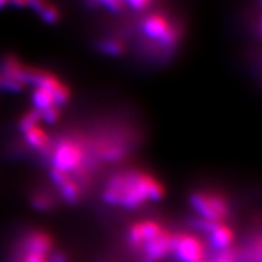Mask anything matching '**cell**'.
<instances>
[{"mask_svg":"<svg viewBox=\"0 0 262 262\" xmlns=\"http://www.w3.org/2000/svg\"><path fill=\"white\" fill-rule=\"evenodd\" d=\"M101 51L111 56H118L122 52V46L116 40H105L101 44Z\"/></svg>","mask_w":262,"mask_h":262,"instance_id":"obj_16","label":"cell"},{"mask_svg":"<svg viewBox=\"0 0 262 262\" xmlns=\"http://www.w3.org/2000/svg\"><path fill=\"white\" fill-rule=\"evenodd\" d=\"M150 2L146 0H131V2H126L125 5L133 8L135 10H143L147 6H150Z\"/></svg>","mask_w":262,"mask_h":262,"instance_id":"obj_21","label":"cell"},{"mask_svg":"<svg viewBox=\"0 0 262 262\" xmlns=\"http://www.w3.org/2000/svg\"><path fill=\"white\" fill-rule=\"evenodd\" d=\"M83 151L76 141L62 140L53 150V168L69 174L70 171L79 168L81 163L83 162Z\"/></svg>","mask_w":262,"mask_h":262,"instance_id":"obj_3","label":"cell"},{"mask_svg":"<svg viewBox=\"0 0 262 262\" xmlns=\"http://www.w3.org/2000/svg\"><path fill=\"white\" fill-rule=\"evenodd\" d=\"M47 260H48V262H67V259H66V257L59 252L53 253L51 258H48Z\"/></svg>","mask_w":262,"mask_h":262,"instance_id":"obj_22","label":"cell"},{"mask_svg":"<svg viewBox=\"0 0 262 262\" xmlns=\"http://www.w3.org/2000/svg\"><path fill=\"white\" fill-rule=\"evenodd\" d=\"M40 114H42V120H44L48 125L55 124V122H57V120L59 118V111L56 106L48 108L44 112H40Z\"/></svg>","mask_w":262,"mask_h":262,"instance_id":"obj_19","label":"cell"},{"mask_svg":"<svg viewBox=\"0 0 262 262\" xmlns=\"http://www.w3.org/2000/svg\"><path fill=\"white\" fill-rule=\"evenodd\" d=\"M170 251L182 262H201L203 257V246L200 239L190 235L171 236Z\"/></svg>","mask_w":262,"mask_h":262,"instance_id":"obj_5","label":"cell"},{"mask_svg":"<svg viewBox=\"0 0 262 262\" xmlns=\"http://www.w3.org/2000/svg\"><path fill=\"white\" fill-rule=\"evenodd\" d=\"M24 88H26V85L18 80L0 76V90H3V91L10 93H20L23 91Z\"/></svg>","mask_w":262,"mask_h":262,"instance_id":"obj_15","label":"cell"},{"mask_svg":"<svg viewBox=\"0 0 262 262\" xmlns=\"http://www.w3.org/2000/svg\"><path fill=\"white\" fill-rule=\"evenodd\" d=\"M32 103H33V106H34V108L39 112H44L48 108L56 106L53 95L48 91H46V90L39 89V88H34V90H33Z\"/></svg>","mask_w":262,"mask_h":262,"instance_id":"obj_13","label":"cell"},{"mask_svg":"<svg viewBox=\"0 0 262 262\" xmlns=\"http://www.w3.org/2000/svg\"><path fill=\"white\" fill-rule=\"evenodd\" d=\"M164 232L160 224L153 221H144V222L137 223L129 229L128 241L133 247L139 249L140 246L145 243L154 239Z\"/></svg>","mask_w":262,"mask_h":262,"instance_id":"obj_7","label":"cell"},{"mask_svg":"<svg viewBox=\"0 0 262 262\" xmlns=\"http://www.w3.org/2000/svg\"><path fill=\"white\" fill-rule=\"evenodd\" d=\"M31 9L38 13V15L47 23H55L58 20V11L55 7L43 2H28Z\"/></svg>","mask_w":262,"mask_h":262,"instance_id":"obj_12","label":"cell"},{"mask_svg":"<svg viewBox=\"0 0 262 262\" xmlns=\"http://www.w3.org/2000/svg\"><path fill=\"white\" fill-rule=\"evenodd\" d=\"M32 204L36 210L45 211L52 208V201L44 194H37L32 199Z\"/></svg>","mask_w":262,"mask_h":262,"instance_id":"obj_17","label":"cell"},{"mask_svg":"<svg viewBox=\"0 0 262 262\" xmlns=\"http://www.w3.org/2000/svg\"><path fill=\"white\" fill-rule=\"evenodd\" d=\"M142 32L146 37L157 40L164 46H170L175 43L176 33L170 24L160 14H151L142 21Z\"/></svg>","mask_w":262,"mask_h":262,"instance_id":"obj_4","label":"cell"},{"mask_svg":"<svg viewBox=\"0 0 262 262\" xmlns=\"http://www.w3.org/2000/svg\"><path fill=\"white\" fill-rule=\"evenodd\" d=\"M171 236L164 231L154 239L143 243L140 248L142 250V262H158L170 251Z\"/></svg>","mask_w":262,"mask_h":262,"instance_id":"obj_6","label":"cell"},{"mask_svg":"<svg viewBox=\"0 0 262 262\" xmlns=\"http://www.w3.org/2000/svg\"><path fill=\"white\" fill-rule=\"evenodd\" d=\"M49 176H51L52 182L55 184V186L59 189L62 198L66 201L69 203H75L79 200V186L69 174L52 168Z\"/></svg>","mask_w":262,"mask_h":262,"instance_id":"obj_9","label":"cell"},{"mask_svg":"<svg viewBox=\"0 0 262 262\" xmlns=\"http://www.w3.org/2000/svg\"><path fill=\"white\" fill-rule=\"evenodd\" d=\"M24 139H26L27 143L33 147V149H37V150H45L48 146L49 142V138L47 134L45 133V130L40 127L39 125L32 127L28 129L27 131H24Z\"/></svg>","mask_w":262,"mask_h":262,"instance_id":"obj_11","label":"cell"},{"mask_svg":"<svg viewBox=\"0 0 262 262\" xmlns=\"http://www.w3.org/2000/svg\"><path fill=\"white\" fill-rule=\"evenodd\" d=\"M210 243L213 247L217 250H226L229 245L232 244L234 235L232 229L223 223H217L212 228V231L209 233Z\"/></svg>","mask_w":262,"mask_h":262,"instance_id":"obj_10","label":"cell"},{"mask_svg":"<svg viewBox=\"0 0 262 262\" xmlns=\"http://www.w3.org/2000/svg\"><path fill=\"white\" fill-rule=\"evenodd\" d=\"M14 262H20V261H19V260H18V259H16V260H15V261H14Z\"/></svg>","mask_w":262,"mask_h":262,"instance_id":"obj_24","label":"cell"},{"mask_svg":"<svg viewBox=\"0 0 262 262\" xmlns=\"http://www.w3.org/2000/svg\"><path fill=\"white\" fill-rule=\"evenodd\" d=\"M53 248L52 237L42 231H33L29 233L20 245V250L34 252L38 255L46 256Z\"/></svg>","mask_w":262,"mask_h":262,"instance_id":"obj_8","label":"cell"},{"mask_svg":"<svg viewBox=\"0 0 262 262\" xmlns=\"http://www.w3.org/2000/svg\"><path fill=\"white\" fill-rule=\"evenodd\" d=\"M40 121H42V114H40L39 111L33 108V110L27 112L20 118L19 124H18V128L23 134L24 131H27L28 129L39 125Z\"/></svg>","mask_w":262,"mask_h":262,"instance_id":"obj_14","label":"cell"},{"mask_svg":"<svg viewBox=\"0 0 262 262\" xmlns=\"http://www.w3.org/2000/svg\"><path fill=\"white\" fill-rule=\"evenodd\" d=\"M7 6H9V3L5 2V0H0V10L4 9V8L7 7Z\"/></svg>","mask_w":262,"mask_h":262,"instance_id":"obj_23","label":"cell"},{"mask_svg":"<svg viewBox=\"0 0 262 262\" xmlns=\"http://www.w3.org/2000/svg\"><path fill=\"white\" fill-rule=\"evenodd\" d=\"M190 204L202 220L214 223H222L228 215V204L224 198L217 194L204 192L193 193L190 196Z\"/></svg>","mask_w":262,"mask_h":262,"instance_id":"obj_2","label":"cell"},{"mask_svg":"<svg viewBox=\"0 0 262 262\" xmlns=\"http://www.w3.org/2000/svg\"><path fill=\"white\" fill-rule=\"evenodd\" d=\"M164 188L152 176L141 171L114 175L103 192V200L111 206L137 209L149 201L158 202L164 196Z\"/></svg>","mask_w":262,"mask_h":262,"instance_id":"obj_1","label":"cell"},{"mask_svg":"<svg viewBox=\"0 0 262 262\" xmlns=\"http://www.w3.org/2000/svg\"><path fill=\"white\" fill-rule=\"evenodd\" d=\"M20 262H48L46 256L38 255L34 252H28L20 250L19 257L16 258Z\"/></svg>","mask_w":262,"mask_h":262,"instance_id":"obj_18","label":"cell"},{"mask_svg":"<svg viewBox=\"0 0 262 262\" xmlns=\"http://www.w3.org/2000/svg\"><path fill=\"white\" fill-rule=\"evenodd\" d=\"M101 5L107 9L108 11L113 13H117L122 10V7H124V4L121 2H117V0H106V2H102Z\"/></svg>","mask_w":262,"mask_h":262,"instance_id":"obj_20","label":"cell"}]
</instances>
